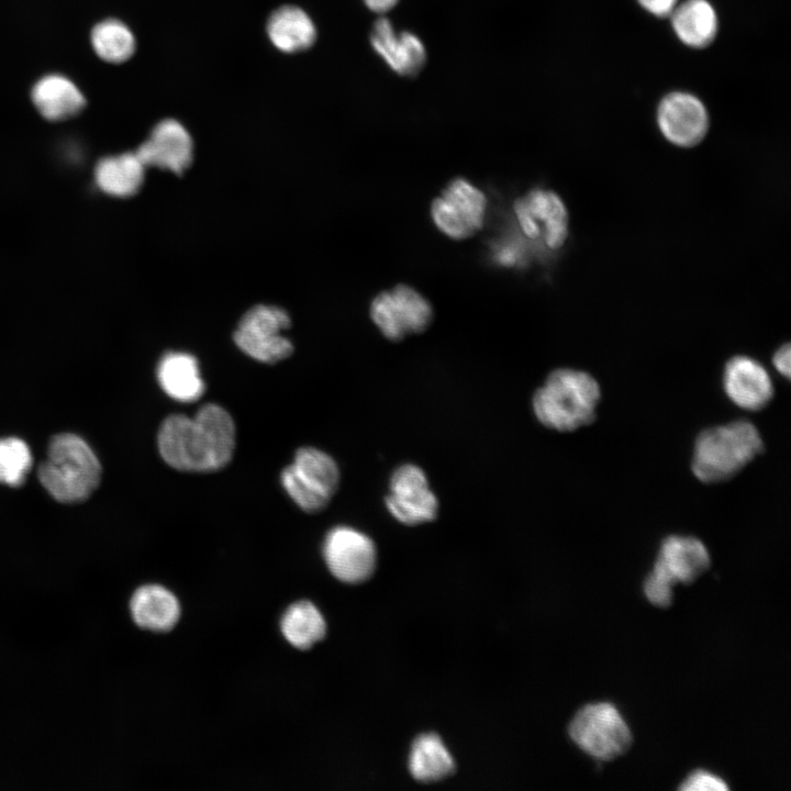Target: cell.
<instances>
[{
  "label": "cell",
  "instance_id": "1",
  "mask_svg": "<svg viewBox=\"0 0 791 791\" xmlns=\"http://www.w3.org/2000/svg\"><path fill=\"white\" fill-rule=\"evenodd\" d=\"M159 453L180 471L210 472L225 467L235 449V425L222 406L208 403L194 417L167 416L158 431Z\"/></svg>",
  "mask_w": 791,
  "mask_h": 791
},
{
  "label": "cell",
  "instance_id": "2",
  "mask_svg": "<svg viewBox=\"0 0 791 791\" xmlns=\"http://www.w3.org/2000/svg\"><path fill=\"white\" fill-rule=\"evenodd\" d=\"M600 399V385L590 374L557 368L534 392L532 409L543 426L561 433L573 432L595 420Z\"/></svg>",
  "mask_w": 791,
  "mask_h": 791
},
{
  "label": "cell",
  "instance_id": "3",
  "mask_svg": "<svg viewBox=\"0 0 791 791\" xmlns=\"http://www.w3.org/2000/svg\"><path fill=\"white\" fill-rule=\"evenodd\" d=\"M764 449L757 427L747 420H736L703 430L697 436L691 469L701 482H724L738 475Z\"/></svg>",
  "mask_w": 791,
  "mask_h": 791
},
{
  "label": "cell",
  "instance_id": "4",
  "mask_svg": "<svg viewBox=\"0 0 791 791\" xmlns=\"http://www.w3.org/2000/svg\"><path fill=\"white\" fill-rule=\"evenodd\" d=\"M101 465L90 446L74 434H58L48 445L47 457L38 467L45 490L63 503L88 499L99 486Z\"/></svg>",
  "mask_w": 791,
  "mask_h": 791
},
{
  "label": "cell",
  "instance_id": "5",
  "mask_svg": "<svg viewBox=\"0 0 791 791\" xmlns=\"http://www.w3.org/2000/svg\"><path fill=\"white\" fill-rule=\"evenodd\" d=\"M710 566L711 557L702 541L687 535L667 536L644 581V593L651 604L667 606L673 600L675 586L695 582Z\"/></svg>",
  "mask_w": 791,
  "mask_h": 791
},
{
  "label": "cell",
  "instance_id": "6",
  "mask_svg": "<svg viewBox=\"0 0 791 791\" xmlns=\"http://www.w3.org/2000/svg\"><path fill=\"white\" fill-rule=\"evenodd\" d=\"M341 472L336 461L325 452L301 447L294 460L281 472V482L299 508L308 513L324 510L338 489Z\"/></svg>",
  "mask_w": 791,
  "mask_h": 791
},
{
  "label": "cell",
  "instance_id": "7",
  "mask_svg": "<svg viewBox=\"0 0 791 791\" xmlns=\"http://www.w3.org/2000/svg\"><path fill=\"white\" fill-rule=\"evenodd\" d=\"M369 316L385 338L398 343L424 333L434 320V308L415 288L398 283L374 297Z\"/></svg>",
  "mask_w": 791,
  "mask_h": 791
},
{
  "label": "cell",
  "instance_id": "8",
  "mask_svg": "<svg viewBox=\"0 0 791 791\" xmlns=\"http://www.w3.org/2000/svg\"><path fill=\"white\" fill-rule=\"evenodd\" d=\"M569 735L580 749L602 761L624 755L633 743L626 722L608 702L581 708L570 722Z\"/></svg>",
  "mask_w": 791,
  "mask_h": 791
},
{
  "label": "cell",
  "instance_id": "9",
  "mask_svg": "<svg viewBox=\"0 0 791 791\" xmlns=\"http://www.w3.org/2000/svg\"><path fill=\"white\" fill-rule=\"evenodd\" d=\"M488 200L484 192L465 177L453 178L430 207L436 229L453 241H465L483 227Z\"/></svg>",
  "mask_w": 791,
  "mask_h": 791
},
{
  "label": "cell",
  "instance_id": "10",
  "mask_svg": "<svg viewBox=\"0 0 791 791\" xmlns=\"http://www.w3.org/2000/svg\"><path fill=\"white\" fill-rule=\"evenodd\" d=\"M290 326L288 313L277 307L256 305L239 320L233 338L237 347L255 360L274 364L293 352L292 343L282 335Z\"/></svg>",
  "mask_w": 791,
  "mask_h": 791
},
{
  "label": "cell",
  "instance_id": "11",
  "mask_svg": "<svg viewBox=\"0 0 791 791\" xmlns=\"http://www.w3.org/2000/svg\"><path fill=\"white\" fill-rule=\"evenodd\" d=\"M385 505L394 520L408 526L431 523L439 512L438 498L425 471L415 464H403L393 470Z\"/></svg>",
  "mask_w": 791,
  "mask_h": 791
},
{
  "label": "cell",
  "instance_id": "12",
  "mask_svg": "<svg viewBox=\"0 0 791 791\" xmlns=\"http://www.w3.org/2000/svg\"><path fill=\"white\" fill-rule=\"evenodd\" d=\"M521 232L541 241L548 249L564 246L568 237L569 216L561 198L553 190L533 188L513 202Z\"/></svg>",
  "mask_w": 791,
  "mask_h": 791
},
{
  "label": "cell",
  "instance_id": "13",
  "mask_svg": "<svg viewBox=\"0 0 791 791\" xmlns=\"http://www.w3.org/2000/svg\"><path fill=\"white\" fill-rule=\"evenodd\" d=\"M323 555L333 576L347 583L369 579L377 565L374 541L350 526H336L327 533Z\"/></svg>",
  "mask_w": 791,
  "mask_h": 791
},
{
  "label": "cell",
  "instance_id": "14",
  "mask_svg": "<svg viewBox=\"0 0 791 791\" xmlns=\"http://www.w3.org/2000/svg\"><path fill=\"white\" fill-rule=\"evenodd\" d=\"M657 123L667 141L680 147H691L705 136L709 115L698 97L675 91L661 99L657 110Z\"/></svg>",
  "mask_w": 791,
  "mask_h": 791
},
{
  "label": "cell",
  "instance_id": "15",
  "mask_svg": "<svg viewBox=\"0 0 791 791\" xmlns=\"http://www.w3.org/2000/svg\"><path fill=\"white\" fill-rule=\"evenodd\" d=\"M723 389L728 399L746 411H760L773 398V383L766 368L748 356L731 358L723 371Z\"/></svg>",
  "mask_w": 791,
  "mask_h": 791
},
{
  "label": "cell",
  "instance_id": "16",
  "mask_svg": "<svg viewBox=\"0 0 791 791\" xmlns=\"http://www.w3.org/2000/svg\"><path fill=\"white\" fill-rule=\"evenodd\" d=\"M135 154L145 167L155 166L181 175L192 161V138L181 123L166 119L153 129Z\"/></svg>",
  "mask_w": 791,
  "mask_h": 791
},
{
  "label": "cell",
  "instance_id": "17",
  "mask_svg": "<svg viewBox=\"0 0 791 791\" xmlns=\"http://www.w3.org/2000/svg\"><path fill=\"white\" fill-rule=\"evenodd\" d=\"M370 42L375 52L399 75L414 76L425 64L426 51L421 38L411 32L396 31L385 16L375 22Z\"/></svg>",
  "mask_w": 791,
  "mask_h": 791
},
{
  "label": "cell",
  "instance_id": "18",
  "mask_svg": "<svg viewBox=\"0 0 791 791\" xmlns=\"http://www.w3.org/2000/svg\"><path fill=\"white\" fill-rule=\"evenodd\" d=\"M32 101L38 113L48 121H63L77 115L86 105L77 85L60 74L38 79L32 88Z\"/></svg>",
  "mask_w": 791,
  "mask_h": 791
},
{
  "label": "cell",
  "instance_id": "19",
  "mask_svg": "<svg viewBox=\"0 0 791 791\" xmlns=\"http://www.w3.org/2000/svg\"><path fill=\"white\" fill-rule=\"evenodd\" d=\"M130 609L138 626L154 632L171 630L180 615L177 598L158 584L140 587L131 598Z\"/></svg>",
  "mask_w": 791,
  "mask_h": 791
},
{
  "label": "cell",
  "instance_id": "20",
  "mask_svg": "<svg viewBox=\"0 0 791 791\" xmlns=\"http://www.w3.org/2000/svg\"><path fill=\"white\" fill-rule=\"evenodd\" d=\"M157 380L167 396L186 403L197 401L205 388L197 359L180 352H169L161 357Z\"/></svg>",
  "mask_w": 791,
  "mask_h": 791
},
{
  "label": "cell",
  "instance_id": "21",
  "mask_svg": "<svg viewBox=\"0 0 791 791\" xmlns=\"http://www.w3.org/2000/svg\"><path fill=\"white\" fill-rule=\"evenodd\" d=\"M669 16L676 35L688 46L703 48L716 36L717 15L708 0H686Z\"/></svg>",
  "mask_w": 791,
  "mask_h": 791
},
{
  "label": "cell",
  "instance_id": "22",
  "mask_svg": "<svg viewBox=\"0 0 791 791\" xmlns=\"http://www.w3.org/2000/svg\"><path fill=\"white\" fill-rule=\"evenodd\" d=\"M267 33L271 43L286 53L305 49L316 37L310 16L302 9L292 5L281 7L271 14Z\"/></svg>",
  "mask_w": 791,
  "mask_h": 791
},
{
  "label": "cell",
  "instance_id": "23",
  "mask_svg": "<svg viewBox=\"0 0 791 791\" xmlns=\"http://www.w3.org/2000/svg\"><path fill=\"white\" fill-rule=\"evenodd\" d=\"M144 168L135 152L108 156L96 166V183L107 194L130 197L141 188Z\"/></svg>",
  "mask_w": 791,
  "mask_h": 791
},
{
  "label": "cell",
  "instance_id": "24",
  "mask_svg": "<svg viewBox=\"0 0 791 791\" xmlns=\"http://www.w3.org/2000/svg\"><path fill=\"white\" fill-rule=\"evenodd\" d=\"M454 768V759L439 736L428 733L414 740L409 757V769L416 780L436 781L450 775Z\"/></svg>",
  "mask_w": 791,
  "mask_h": 791
},
{
  "label": "cell",
  "instance_id": "25",
  "mask_svg": "<svg viewBox=\"0 0 791 791\" xmlns=\"http://www.w3.org/2000/svg\"><path fill=\"white\" fill-rule=\"evenodd\" d=\"M281 631L291 645L308 649L324 637L326 624L316 606L301 601L288 608L281 620Z\"/></svg>",
  "mask_w": 791,
  "mask_h": 791
},
{
  "label": "cell",
  "instance_id": "26",
  "mask_svg": "<svg viewBox=\"0 0 791 791\" xmlns=\"http://www.w3.org/2000/svg\"><path fill=\"white\" fill-rule=\"evenodd\" d=\"M90 40L96 54L108 63H123L135 51V38L132 31L116 19H107L96 24Z\"/></svg>",
  "mask_w": 791,
  "mask_h": 791
},
{
  "label": "cell",
  "instance_id": "27",
  "mask_svg": "<svg viewBox=\"0 0 791 791\" xmlns=\"http://www.w3.org/2000/svg\"><path fill=\"white\" fill-rule=\"evenodd\" d=\"M32 468V454L27 444L16 437L0 439V482L10 487L24 483Z\"/></svg>",
  "mask_w": 791,
  "mask_h": 791
},
{
  "label": "cell",
  "instance_id": "28",
  "mask_svg": "<svg viewBox=\"0 0 791 791\" xmlns=\"http://www.w3.org/2000/svg\"><path fill=\"white\" fill-rule=\"evenodd\" d=\"M682 791H725L727 784L720 777L705 771L695 770L679 787Z\"/></svg>",
  "mask_w": 791,
  "mask_h": 791
},
{
  "label": "cell",
  "instance_id": "29",
  "mask_svg": "<svg viewBox=\"0 0 791 791\" xmlns=\"http://www.w3.org/2000/svg\"><path fill=\"white\" fill-rule=\"evenodd\" d=\"M638 3L649 13L658 18L671 14L677 5V0H637Z\"/></svg>",
  "mask_w": 791,
  "mask_h": 791
},
{
  "label": "cell",
  "instance_id": "30",
  "mask_svg": "<svg viewBox=\"0 0 791 791\" xmlns=\"http://www.w3.org/2000/svg\"><path fill=\"white\" fill-rule=\"evenodd\" d=\"M772 364L776 370L784 376L787 379L790 378L791 371V349L790 345L786 344L781 346L773 355Z\"/></svg>",
  "mask_w": 791,
  "mask_h": 791
},
{
  "label": "cell",
  "instance_id": "31",
  "mask_svg": "<svg viewBox=\"0 0 791 791\" xmlns=\"http://www.w3.org/2000/svg\"><path fill=\"white\" fill-rule=\"evenodd\" d=\"M367 8L376 13H386L397 5L399 0H364Z\"/></svg>",
  "mask_w": 791,
  "mask_h": 791
}]
</instances>
